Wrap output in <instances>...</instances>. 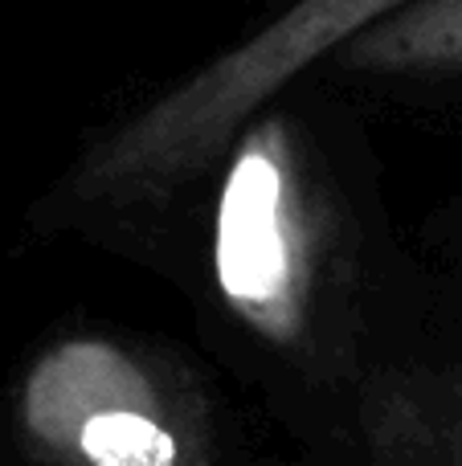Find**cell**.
Returning a JSON list of instances; mask_svg holds the SVG:
<instances>
[{"label":"cell","instance_id":"7a4b0ae2","mask_svg":"<svg viewBox=\"0 0 462 466\" xmlns=\"http://www.w3.org/2000/svg\"><path fill=\"white\" fill-rule=\"evenodd\" d=\"M332 209L286 111H258L226 152L213 274L226 303L278 348L316 331L332 270Z\"/></svg>","mask_w":462,"mask_h":466},{"label":"cell","instance_id":"6da1fadb","mask_svg":"<svg viewBox=\"0 0 462 466\" xmlns=\"http://www.w3.org/2000/svg\"><path fill=\"white\" fill-rule=\"evenodd\" d=\"M401 5L409 0H295L266 29L213 57L103 139L82 168V185L103 201H152L209 172L295 74Z\"/></svg>","mask_w":462,"mask_h":466},{"label":"cell","instance_id":"5b68a950","mask_svg":"<svg viewBox=\"0 0 462 466\" xmlns=\"http://www.w3.org/2000/svg\"><path fill=\"white\" fill-rule=\"evenodd\" d=\"M344 70L455 74L462 70V0H409L336 49Z\"/></svg>","mask_w":462,"mask_h":466},{"label":"cell","instance_id":"3957f363","mask_svg":"<svg viewBox=\"0 0 462 466\" xmlns=\"http://www.w3.org/2000/svg\"><path fill=\"white\" fill-rule=\"evenodd\" d=\"M21 430L54 466H201L188 410L115 339L70 336L33 360Z\"/></svg>","mask_w":462,"mask_h":466},{"label":"cell","instance_id":"277c9868","mask_svg":"<svg viewBox=\"0 0 462 466\" xmlns=\"http://www.w3.org/2000/svg\"><path fill=\"white\" fill-rule=\"evenodd\" d=\"M368 466H462V369L393 377L368 401Z\"/></svg>","mask_w":462,"mask_h":466}]
</instances>
